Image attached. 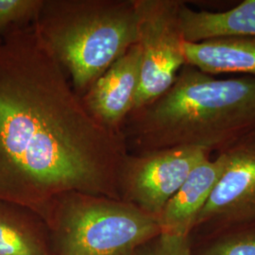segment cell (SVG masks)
Returning a JSON list of instances; mask_svg holds the SVG:
<instances>
[{"instance_id":"8","label":"cell","mask_w":255,"mask_h":255,"mask_svg":"<svg viewBox=\"0 0 255 255\" xmlns=\"http://www.w3.org/2000/svg\"><path fill=\"white\" fill-rule=\"evenodd\" d=\"M140 71L141 50L135 44L112 64L82 97L87 109L107 127L121 129L134 108Z\"/></svg>"},{"instance_id":"4","label":"cell","mask_w":255,"mask_h":255,"mask_svg":"<svg viewBox=\"0 0 255 255\" xmlns=\"http://www.w3.org/2000/svg\"><path fill=\"white\" fill-rule=\"evenodd\" d=\"M51 204L61 222L62 255H132L161 234L158 219L127 201L72 192Z\"/></svg>"},{"instance_id":"12","label":"cell","mask_w":255,"mask_h":255,"mask_svg":"<svg viewBox=\"0 0 255 255\" xmlns=\"http://www.w3.org/2000/svg\"><path fill=\"white\" fill-rule=\"evenodd\" d=\"M0 255H46L34 237L1 201Z\"/></svg>"},{"instance_id":"3","label":"cell","mask_w":255,"mask_h":255,"mask_svg":"<svg viewBox=\"0 0 255 255\" xmlns=\"http://www.w3.org/2000/svg\"><path fill=\"white\" fill-rule=\"evenodd\" d=\"M35 26L82 98L138 42L133 0H45Z\"/></svg>"},{"instance_id":"2","label":"cell","mask_w":255,"mask_h":255,"mask_svg":"<svg viewBox=\"0 0 255 255\" xmlns=\"http://www.w3.org/2000/svg\"><path fill=\"white\" fill-rule=\"evenodd\" d=\"M255 130V77L219 79L188 64L121 126L130 154L179 146L220 153Z\"/></svg>"},{"instance_id":"15","label":"cell","mask_w":255,"mask_h":255,"mask_svg":"<svg viewBox=\"0 0 255 255\" xmlns=\"http://www.w3.org/2000/svg\"><path fill=\"white\" fill-rule=\"evenodd\" d=\"M155 241L136 255H191L188 237L161 233Z\"/></svg>"},{"instance_id":"7","label":"cell","mask_w":255,"mask_h":255,"mask_svg":"<svg viewBox=\"0 0 255 255\" xmlns=\"http://www.w3.org/2000/svg\"><path fill=\"white\" fill-rule=\"evenodd\" d=\"M224 170L199 215L196 227L255 219V130L222 151Z\"/></svg>"},{"instance_id":"9","label":"cell","mask_w":255,"mask_h":255,"mask_svg":"<svg viewBox=\"0 0 255 255\" xmlns=\"http://www.w3.org/2000/svg\"><path fill=\"white\" fill-rule=\"evenodd\" d=\"M225 164V154L220 152L215 160L208 158L192 170L158 218L161 233L188 237L196 227L198 217L219 182Z\"/></svg>"},{"instance_id":"5","label":"cell","mask_w":255,"mask_h":255,"mask_svg":"<svg viewBox=\"0 0 255 255\" xmlns=\"http://www.w3.org/2000/svg\"><path fill=\"white\" fill-rule=\"evenodd\" d=\"M141 50L140 83L133 110L161 97L186 64L181 0H133ZM132 110V111H133ZM131 111V112H132Z\"/></svg>"},{"instance_id":"10","label":"cell","mask_w":255,"mask_h":255,"mask_svg":"<svg viewBox=\"0 0 255 255\" xmlns=\"http://www.w3.org/2000/svg\"><path fill=\"white\" fill-rule=\"evenodd\" d=\"M180 22L183 39L200 43L229 37L255 38V0H245L225 11L195 10L182 2Z\"/></svg>"},{"instance_id":"6","label":"cell","mask_w":255,"mask_h":255,"mask_svg":"<svg viewBox=\"0 0 255 255\" xmlns=\"http://www.w3.org/2000/svg\"><path fill=\"white\" fill-rule=\"evenodd\" d=\"M208 158L207 151L192 146L128 153L119 178L127 202L158 219L192 170Z\"/></svg>"},{"instance_id":"13","label":"cell","mask_w":255,"mask_h":255,"mask_svg":"<svg viewBox=\"0 0 255 255\" xmlns=\"http://www.w3.org/2000/svg\"><path fill=\"white\" fill-rule=\"evenodd\" d=\"M45 0H0V37L14 27L35 23Z\"/></svg>"},{"instance_id":"11","label":"cell","mask_w":255,"mask_h":255,"mask_svg":"<svg viewBox=\"0 0 255 255\" xmlns=\"http://www.w3.org/2000/svg\"><path fill=\"white\" fill-rule=\"evenodd\" d=\"M185 63L204 73L246 74L255 78V38L229 37L183 44Z\"/></svg>"},{"instance_id":"14","label":"cell","mask_w":255,"mask_h":255,"mask_svg":"<svg viewBox=\"0 0 255 255\" xmlns=\"http://www.w3.org/2000/svg\"><path fill=\"white\" fill-rule=\"evenodd\" d=\"M201 255H255V233L227 235L210 243Z\"/></svg>"},{"instance_id":"1","label":"cell","mask_w":255,"mask_h":255,"mask_svg":"<svg viewBox=\"0 0 255 255\" xmlns=\"http://www.w3.org/2000/svg\"><path fill=\"white\" fill-rule=\"evenodd\" d=\"M121 129L87 109L35 23L0 37V201L30 208L79 192L115 199Z\"/></svg>"}]
</instances>
